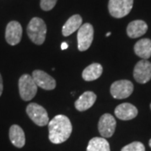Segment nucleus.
<instances>
[{
  "instance_id": "24",
  "label": "nucleus",
  "mask_w": 151,
  "mask_h": 151,
  "mask_svg": "<svg viewBox=\"0 0 151 151\" xmlns=\"http://www.w3.org/2000/svg\"><path fill=\"white\" fill-rule=\"evenodd\" d=\"M111 35V32H108L107 33V35H106V36H109Z\"/></svg>"
},
{
  "instance_id": "18",
  "label": "nucleus",
  "mask_w": 151,
  "mask_h": 151,
  "mask_svg": "<svg viewBox=\"0 0 151 151\" xmlns=\"http://www.w3.org/2000/svg\"><path fill=\"white\" fill-rule=\"evenodd\" d=\"M103 66L99 63H92L82 71V78L86 81H92L99 78L103 73Z\"/></svg>"
},
{
  "instance_id": "3",
  "label": "nucleus",
  "mask_w": 151,
  "mask_h": 151,
  "mask_svg": "<svg viewBox=\"0 0 151 151\" xmlns=\"http://www.w3.org/2000/svg\"><path fill=\"white\" fill-rule=\"evenodd\" d=\"M19 95L24 101H30L36 95L38 86L34 81L32 76L24 74L19 80Z\"/></svg>"
},
{
  "instance_id": "19",
  "label": "nucleus",
  "mask_w": 151,
  "mask_h": 151,
  "mask_svg": "<svg viewBox=\"0 0 151 151\" xmlns=\"http://www.w3.org/2000/svg\"><path fill=\"white\" fill-rule=\"evenodd\" d=\"M86 151H110V145L105 138L95 137L89 141Z\"/></svg>"
},
{
  "instance_id": "8",
  "label": "nucleus",
  "mask_w": 151,
  "mask_h": 151,
  "mask_svg": "<svg viewBox=\"0 0 151 151\" xmlns=\"http://www.w3.org/2000/svg\"><path fill=\"white\" fill-rule=\"evenodd\" d=\"M134 77L135 81L141 84L151 80V63L147 60H141L134 66Z\"/></svg>"
},
{
  "instance_id": "17",
  "label": "nucleus",
  "mask_w": 151,
  "mask_h": 151,
  "mask_svg": "<svg viewBox=\"0 0 151 151\" xmlns=\"http://www.w3.org/2000/svg\"><path fill=\"white\" fill-rule=\"evenodd\" d=\"M82 25V19L79 14L72 15L65 22L62 27V35L64 36H69L71 34L78 30Z\"/></svg>"
},
{
  "instance_id": "26",
  "label": "nucleus",
  "mask_w": 151,
  "mask_h": 151,
  "mask_svg": "<svg viewBox=\"0 0 151 151\" xmlns=\"http://www.w3.org/2000/svg\"><path fill=\"white\" fill-rule=\"evenodd\" d=\"M150 109H151V104H150Z\"/></svg>"
},
{
  "instance_id": "11",
  "label": "nucleus",
  "mask_w": 151,
  "mask_h": 151,
  "mask_svg": "<svg viewBox=\"0 0 151 151\" xmlns=\"http://www.w3.org/2000/svg\"><path fill=\"white\" fill-rule=\"evenodd\" d=\"M32 77L36 85L45 90H53L56 86V82L54 78L43 70H34Z\"/></svg>"
},
{
  "instance_id": "23",
  "label": "nucleus",
  "mask_w": 151,
  "mask_h": 151,
  "mask_svg": "<svg viewBox=\"0 0 151 151\" xmlns=\"http://www.w3.org/2000/svg\"><path fill=\"white\" fill-rule=\"evenodd\" d=\"M68 48V44L66 42H63L61 44V50H65V49Z\"/></svg>"
},
{
  "instance_id": "7",
  "label": "nucleus",
  "mask_w": 151,
  "mask_h": 151,
  "mask_svg": "<svg viewBox=\"0 0 151 151\" xmlns=\"http://www.w3.org/2000/svg\"><path fill=\"white\" fill-rule=\"evenodd\" d=\"M134 85L129 80H119L114 81L111 85V95L116 99H124L133 93Z\"/></svg>"
},
{
  "instance_id": "4",
  "label": "nucleus",
  "mask_w": 151,
  "mask_h": 151,
  "mask_svg": "<svg viewBox=\"0 0 151 151\" xmlns=\"http://www.w3.org/2000/svg\"><path fill=\"white\" fill-rule=\"evenodd\" d=\"M133 4L134 0H109L108 11L113 17L121 19L129 14Z\"/></svg>"
},
{
  "instance_id": "16",
  "label": "nucleus",
  "mask_w": 151,
  "mask_h": 151,
  "mask_svg": "<svg viewBox=\"0 0 151 151\" xmlns=\"http://www.w3.org/2000/svg\"><path fill=\"white\" fill-rule=\"evenodd\" d=\"M135 54L143 60L149 59L151 56V40L142 39L134 45Z\"/></svg>"
},
{
  "instance_id": "21",
  "label": "nucleus",
  "mask_w": 151,
  "mask_h": 151,
  "mask_svg": "<svg viewBox=\"0 0 151 151\" xmlns=\"http://www.w3.org/2000/svg\"><path fill=\"white\" fill-rule=\"evenodd\" d=\"M57 0H40V8L44 11H50L54 8Z\"/></svg>"
},
{
  "instance_id": "9",
  "label": "nucleus",
  "mask_w": 151,
  "mask_h": 151,
  "mask_svg": "<svg viewBox=\"0 0 151 151\" xmlns=\"http://www.w3.org/2000/svg\"><path fill=\"white\" fill-rule=\"evenodd\" d=\"M116 120L110 113H104L98 122V131L103 138H111L115 132Z\"/></svg>"
},
{
  "instance_id": "12",
  "label": "nucleus",
  "mask_w": 151,
  "mask_h": 151,
  "mask_svg": "<svg viewBox=\"0 0 151 151\" xmlns=\"http://www.w3.org/2000/svg\"><path fill=\"white\" fill-rule=\"evenodd\" d=\"M114 113L120 120L128 121L134 119L138 115V109L131 103H124L116 107Z\"/></svg>"
},
{
  "instance_id": "2",
  "label": "nucleus",
  "mask_w": 151,
  "mask_h": 151,
  "mask_svg": "<svg viewBox=\"0 0 151 151\" xmlns=\"http://www.w3.org/2000/svg\"><path fill=\"white\" fill-rule=\"evenodd\" d=\"M46 25L42 19L35 17L29 21L27 26V34L33 43L40 45L45 40Z\"/></svg>"
},
{
  "instance_id": "22",
  "label": "nucleus",
  "mask_w": 151,
  "mask_h": 151,
  "mask_svg": "<svg viewBox=\"0 0 151 151\" xmlns=\"http://www.w3.org/2000/svg\"><path fill=\"white\" fill-rule=\"evenodd\" d=\"M3 90H4V85H3V78H2V76L0 74V96L2 95L3 93Z\"/></svg>"
},
{
  "instance_id": "1",
  "label": "nucleus",
  "mask_w": 151,
  "mask_h": 151,
  "mask_svg": "<svg viewBox=\"0 0 151 151\" xmlns=\"http://www.w3.org/2000/svg\"><path fill=\"white\" fill-rule=\"evenodd\" d=\"M48 129L50 141L53 144L59 145L70 138L72 132V125L66 116L59 114L49 122Z\"/></svg>"
},
{
  "instance_id": "14",
  "label": "nucleus",
  "mask_w": 151,
  "mask_h": 151,
  "mask_svg": "<svg viewBox=\"0 0 151 151\" xmlns=\"http://www.w3.org/2000/svg\"><path fill=\"white\" fill-rule=\"evenodd\" d=\"M148 30V25L143 20H134L130 22L127 27V35L132 39L139 38L144 35Z\"/></svg>"
},
{
  "instance_id": "25",
  "label": "nucleus",
  "mask_w": 151,
  "mask_h": 151,
  "mask_svg": "<svg viewBox=\"0 0 151 151\" xmlns=\"http://www.w3.org/2000/svg\"><path fill=\"white\" fill-rule=\"evenodd\" d=\"M149 145H150V147L151 148V139H150V142H149Z\"/></svg>"
},
{
  "instance_id": "20",
  "label": "nucleus",
  "mask_w": 151,
  "mask_h": 151,
  "mask_svg": "<svg viewBox=\"0 0 151 151\" xmlns=\"http://www.w3.org/2000/svg\"><path fill=\"white\" fill-rule=\"evenodd\" d=\"M121 151H145V147L141 142L136 141L124 146Z\"/></svg>"
},
{
  "instance_id": "13",
  "label": "nucleus",
  "mask_w": 151,
  "mask_h": 151,
  "mask_svg": "<svg viewBox=\"0 0 151 151\" xmlns=\"http://www.w3.org/2000/svg\"><path fill=\"white\" fill-rule=\"evenodd\" d=\"M96 99L97 96L94 92H85L75 102V108L80 112L86 111L93 106L96 102Z\"/></svg>"
},
{
  "instance_id": "15",
  "label": "nucleus",
  "mask_w": 151,
  "mask_h": 151,
  "mask_svg": "<svg viewBox=\"0 0 151 151\" xmlns=\"http://www.w3.org/2000/svg\"><path fill=\"white\" fill-rule=\"evenodd\" d=\"M9 139L17 148H23L25 145V134L21 127L17 124L12 125L9 129Z\"/></svg>"
},
{
  "instance_id": "6",
  "label": "nucleus",
  "mask_w": 151,
  "mask_h": 151,
  "mask_svg": "<svg viewBox=\"0 0 151 151\" xmlns=\"http://www.w3.org/2000/svg\"><path fill=\"white\" fill-rule=\"evenodd\" d=\"M93 35L94 29L91 24L86 23L79 28L77 32V47L80 51H85L91 46Z\"/></svg>"
},
{
  "instance_id": "5",
  "label": "nucleus",
  "mask_w": 151,
  "mask_h": 151,
  "mask_svg": "<svg viewBox=\"0 0 151 151\" xmlns=\"http://www.w3.org/2000/svg\"><path fill=\"white\" fill-rule=\"evenodd\" d=\"M26 113L29 119L40 127L45 126L50 122L46 110L37 103H29L26 108Z\"/></svg>"
},
{
  "instance_id": "10",
  "label": "nucleus",
  "mask_w": 151,
  "mask_h": 151,
  "mask_svg": "<svg viewBox=\"0 0 151 151\" xmlns=\"http://www.w3.org/2000/svg\"><path fill=\"white\" fill-rule=\"evenodd\" d=\"M21 24L17 21H11L7 24L5 30L6 41L10 45H16L20 42L22 38Z\"/></svg>"
}]
</instances>
